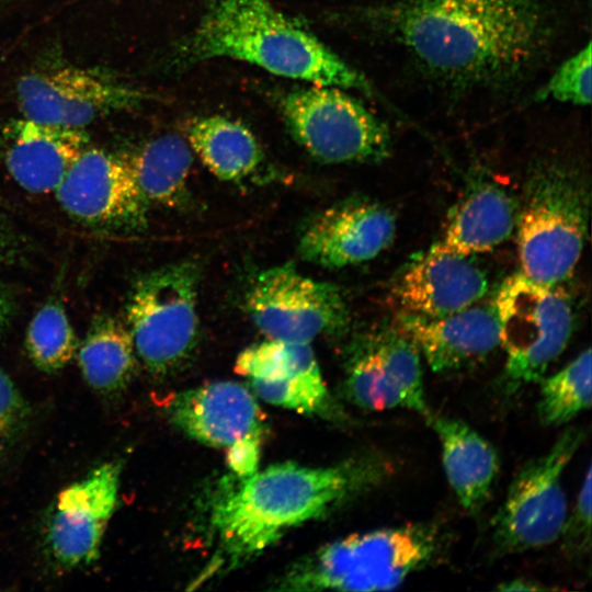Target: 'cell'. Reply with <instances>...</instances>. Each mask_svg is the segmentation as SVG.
Masks as SVG:
<instances>
[{
    "instance_id": "6da1fadb",
    "label": "cell",
    "mask_w": 592,
    "mask_h": 592,
    "mask_svg": "<svg viewBox=\"0 0 592 592\" xmlns=\"http://www.w3.org/2000/svg\"><path fill=\"white\" fill-rule=\"evenodd\" d=\"M364 15L429 78L460 92L521 81L556 34L544 0H386Z\"/></svg>"
},
{
    "instance_id": "7a4b0ae2",
    "label": "cell",
    "mask_w": 592,
    "mask_h": 592,
    "mask_svg": "<svg viewBox=\"0 0 592 592\" xmlns=\"http://www.w3.org/2000/svg\"><path fill=\"white\" fill-rule=\"evenodd\" d=\"M391 474L389 460L369 454L327 467L275 464L248 477L224 479L208 514L218 566H241L287 531L329 513Z\"/></svg>"
},
{
    "instance_id": "3957f363",
    "label": "cell",
    "mask_w": 592,
    "mask_h": 592,
    "mask_svg": "<svg viewBox=\"0 0 592 592\" xmlns=\"http://www.w3.org/2000/svg\"><path fill=\"white\" fill-rule=\"evenodd\" d=\"M230 58L312 84L371 92L365 77L267 0H212L177 50L180 66Z\"/></svg>"
},
{
    "instance_id": "277c9868",
    "label": "cell",
    "mask_w": 592,
    "mask_h": 592,
    "mask_svg": "<svg viewBox=\"0 0 592 592\" xmlns=\"http://www.w3.org/2000/svg\"><path fill=\"white\" fill-rule=\"evenodd\" d=\"M589 217L590 190L583 173L556 159L536 163L516 221L522 273L549 286L567 280L580 260Z\"/></svg>"
},
{
    "instance_id": "5b68a950",
    "label": "cell",
    "mask_w": 592,
    "mask_h": 592,
    "mask_svg": "<svg viewBox=\"0 0 592 592\" xmlns=\"http://www.w3.org/2000/svg\"><path fill=\"white\" fill-rule=\"evenodd\" d=\"M439 548L436 530L403 525L349 535L295 563L278 581L288 591H387L428 565Z\"/></svg>"
},
{
    "instance_id": "8992f818",
    "label": "cell",
    "mask_w": 592,
    "mask_h": 592,
    "mask_svg": "<svg viewBox=\"0 0 592 592\" xmlns=\"http://www.w3.org/2000/svg\"><path fill=\"white\" fill-rule=\"evenodd\" d=\"M200 266L171 263L139 276L127 301V328L136 356L148 371L163 375L192 355L198 339Z\"/></svg>"
},
{
    "instance_id": "52a82bcc",
    "label": "cell",
    "mask_w": 592,
    "mask_h": 592,
    "mask_svg": "<svg viewBox=\"0 0 592 592\" xmlns=\"http://www.w3.org/2000/svg\"><path fill=\"white\" fill-rule=\"evenodd\" d=\"M493 307L500 345L506 358L504 386L509 392L539 382L563 352L573 330V310L567 295L522 272L504 280Z\"/></svg>"
},
{
    "instance_id": "ba28073f",
    "label": "cell",
    "mask_w": 592,
    "mask_h": 592,
    "mask_svg": "<svg viewBox=\"0 0 592 592\" xmlns=\"http://www.w3.org/2000/svg\"><path fill=\"white\" fill-rule=\"evenodd\" d=\"M280 111L293 138L320 162H378L390 153L387 125L344 89H294L280 99Z\"/></svg>"
},
{
    "instance_id": "9c48e42d",
    "label": "cell",
    "mask_w": 592,
    "mask_h": 592,
    "mask_svg": "<svg viewBox=\"0 0 592 592\" xmlns=\"http://www.w3.org/2000/svg\"><path fill=\"white\" fill-rule=\"evenodd\" d=\"M584 436L583 429L568 428L547 452L519 470L492 520L496 551L524 553L561 538L569 514L562 475Z\"/></svg>"
},
{
    "instance_id": "30bf717a",
    "label": "cell",
    "mask_w": 592,
    "mask_h": 592,
    "mask_svg": "<svg viewBox=\"0 0 592 592\" xmlns=\"http://www.w3.org/2000/svg\"><path fill=\"white\" fill-rule=\"evenodd\" d=\"M243 303L255 327L271 340L310 343L343 333L350 322L340 288L304 276L292 263L260 272Z\"/></svg>"
},
{
    "instance_id": "8fae6325",
    "label": "cell",
    "mask_w": 592,
    "mask_h": 592,
    "mask_svg": "<svg viewBox=\"0 0 592 592\" xmlns=\"http://www.w3.org/2000/svg\"><path fill=\"white\" fill-rule=\"evenodd\" d=\"M345 392L367 411L408 409L426 418L429 409L421 354L400 330L377 329L352 340L345 356Z\"/></svg>"
},
{
    "instance_id": "7c38bea8",
    "label": "cell",
    "mask_w": 592,
    "mask_h": 592,
    "mask_svg": "<svg viewBox=\"0 0 592 592\" xmlns=\"http://www.w3.org/2000/svg\"><path fill=\"white\" fill-rule=\"evenodd\" d=\"M23 117L76 128L105 115L134 110L146 93L100 70L66 66L23 76L16 87Z\"/></svg>"
},
{
    "instance_id": "4fadbf2b",
    "label": "cell",
    "mask_w": 592,
    "mask_h": 592,
    "mask_svg": "<svg viewBox=\"0 0 592 592\" xmlns=\"http://www.w3.org/2000/svg\"><path fill=\"white\" fill-rule=\"evenodd\" d=\"M121 465L107 462L62 489L46 522L50 556L61 566H88L98 559L109 521L116 508Z\"/></svg>"
},
{
    "instance_id": "5bb4252c",
    "label": "cell",
    "mask_w": 592,
    "mask_h": 592,
    "mask_svg": "<svg viewBox=\"0 0 592 592\" xmlns=\"http://www.w3.org/2000/svg\"><path fill=\"white\" fill-rule=\"evenodd\" d=\"M60 206L87 224L129 228L147 204L126 157L86 148L55 191Z\"/></svg>"
},
{
    "instance_id": "9a60e30c",
    "label": "cell",
    "mask_w": 592,
    "mask_h": 592,
    "mask_svg": "<svg viewBox=\"0 0 592 592\" xmlns=\"http://www.w3.org/2000/svg\"><path fill=\"white\" fill-rule=\"evenodd\" d=\"M235 368L270 405L340 418L309 343L267 339L244 349Z\"/></svg>"
},
{
    "instance_id": "2e32d148",
    "label": "cell",
    "mask_w": 592,
    "mask_h": 592,
    "mask_svg": "<svg viewBox=\"0 0 592 592\" xmlns=\"http://www.w3.org/2000/svg\"><path fill=\"white\" fill-rule=\"evenodd\" d=\"M396 234L394 214L382 204L353 197L314 216L298 240L305 261L340 269L377 257Z\"/></svg>"
},
{
    "instance_id": "e0dca14e",
    "label": "cell",
    "mask_w": 592,
    "mask_h": 592,
    "mask_svg": "<svg viewBox=\"0 0 592 592\" xmlns=\"http://www.w3.org/2000/svg\"><path fill=\"white\" fill-rule=\"evenodd\" d=\"M468 257L437 242L412 259L392 286L402 312L435 318L480 300L488 278Z\"/></svg>"
},
{
    "instance_id": "ac0fdd59",
    "label": "cell",
    "mask_w": 592,
    "mask_h": 592,
    "mask_svg": "<svg viewBox=\"0 0 592 592\" xmlns=\"http://www.w3.org/2000/svg\"><path fill=\"white\" fill-rule=\"evenodd\" d=\"M171 423L191 439L227 447L250 435H263L264 414L241 384L221 380L181 391L167 406Z\"/></svg>"
},
{
    "instance_id": "d6986e66",
    "label": "cell",
    "mask_w": 592,
    "mask_h": 592,
    "mask_svg": "<svg viewBox=\"0 0 592 592\" xmlns=\"http://www.w3.org/2000/svg\"><path fill=\"white\" fill-rule=\"evenodd\" d=\"M399 328L435 373L477 364L500 346L499 321L493 304H474L435 318L401 312Z\"/></svg>"
},
{
    "instance_id": "ffe728a7",
    "label": "cell",
    "mask_w": 592,
    "mask_h": 592,
    "mask_svg": "<svg viewBox=\"0 0 592 592\" xmlns=\"http://www.w3.org/2000/svg\"><path fill=\"white\" fill-rule=\"evenodd\" d=\"M3 138L10 175L21 187L36 194L55 192L88 143L80 129L25 117L9 123Z\"/></svg>"
},
{
    "instance_id": "44dd1931",
    "label": "cell",
    "mask_w": 592,
    "mask_h": 592,
    "mask_svg": "<svg viewBox=\"0 0 592 592\" xmlns=\"http://www.w3.org/2000/svg\"><path fill=\"white\" fill-rule=\"evenodd\" d=\"M436 433L446 479L462 506L478 512L500 470L496 448L466 422L432 412L425 418Z\"/></svg>"
},
{
    "instance_id": "7402d4cb",
    "label": "cell",
    "mask_w": 592,
    "mask_h": 592,
    "mask_svg": "<svg viewBox=\"0 0 592 592\" xmlns=\"http://www.w3.org/2000/svg\"><path fill=\"white\" fill-rule=\"evenodd\" d=\"M517 214V203L504 187L480 181L453 207L441 242L465 255L490 251L511 237Z\"/></svg>"
},
{
    "instance_id": "603a6c76",
    "label": "cell",
    "mask_w": 592,
    "mask_h": 592,
    "mask_svg": "<svg viewBox=\"0 0 592 592\" xmlns=\"http://www.w3.org/2000/svg\"><path fill=\"white\" fill-rule=\"evenodd\" d=\"M187 141L206 168L224 181L249 177L263 160L254 135L241 123L220 115L191 121Z\"/></svg>"
},
{
    "instance_id": "cb8c5ba5",
    "label": "cell",
    "mask_w": 592,
    "mask_h": 592,
    "mask_svg": "<svg viewBox=\"0 0 592 592\" xmlns=\"http://www.w3.org/2000/svg\"><path fill=\"white\" fill-rule=\"evenodd\" d=\"M192 152L182 137L166 134L126 157L147 202L175 207L185 201Z\"/></svg>"
},
{
    "instance_id": "d4e9b609",
    "label": "cell",
    "mask_w": 592,
    "mask_h": 592,
    "mask_svg": "<svg viewBox=\"0 0 592 592\" xmlns=\"http://www.w3.org/2000/svg\"><path fill=\"white\" fill-rule=\"evenodd\" d=\"M77 355L84 380L100 392L122 389L135 372L137 356L130 332L112 316L92 322Z\"/></svg>"
},
{
    "instance_id": "484cf974",
    "label": "cell",
    "mask_w": 592,
    "mask_h": 592,
    "mask_svg": "<svg viewBox=\"0 0 592 592\" xmlns=\"http://www.w3.org/2000/svg\"><path fill=\"white\" fill-rule=\"evenodd\" d=\"M591 350L582 351L556 374L542 378L537 413L545 425L566 424L592 401Z\"/></svg>"
},
{
    "instance_id": "4316f807",
    "label": "cell",
    "mask_w": 592,
    "mask_h": 592,
    "mask_svg": "<svg viewBox=\"0 0 592 592\" xmlns=\"http://www.w3.org/2000/svg\"><path fill=\"white\" fill-rule=\"evenodd\" d=\"M25 345L33 364L45 373L58 372L77 354L79 343L59 301H48L37 310L27 327Z\"/></svg>"
},
{
    "instance_id": "83f0119b",
    "label": "cell",
    "mask_w": 592,
    "mask_h": 592,
    "mask_svg": "<svg viewBox=\"0 0 592 592\" xmlns=\"http://www.w3.org/2000/svg\"><path fill=\"white\" fill-rule=\"evenodd\" d=\"M538 101H555L587 105L591 101V44L567 58L538 91Z\"/></svg>"
},
{
    "instance_id": "f1b7e54d",
    "label": "cell",
    "mask_w": 592,
    "mask_h": 592,
    "mask_svg": "<svg viewBox=\"0 0 592 592\" xmlns=\"http://www.w3.org/2000/svg\"><path fill=\"white\" fill-rule=\"evenodd\" d=\"M27 414V407L20 391L0 371V456L21 432Z\"/></svg>"
},
{
    "instance_id": "f546056e",
    "label": "cell",
    "mask_w": 592,
    "mask_h": 592,
    "mask_svg": "<svg viewBox=\"0 0 592 592\" xmlns=\"http://www.w3.org/2000/svg\"><path fill=\"white\" fill-rule=\"evenodd\" d=\"M592 469L589 464L585 477L579 490L572 514L567 520L562 536L567 545L573 549L589 548L591 537V499Z\"/></svg>"
},
{
    "instance_id": "4dcf8cb0",
    "label": "cell",
    "mask_w": 592,
    "mask_h": 592,
    "mask_svg": "<svg viewBox=\"0 0 592 592\" xmlns=\"http://www.w3.org/2000/svg\"><path fill=\"white\" fill-rule=\"evenodd\" d=\"M262 436L246 435L226 447V463L235 476L248 477L258 470Z\"/></svg>"
},
{
    "instance_id": "1f68e13d",
    "label": "cell",
    "mask_w": 592,
    "mask_h": 592,
    "mask_svg": "<svg viewBox=\"0 0 592 592\" xmlns=\"http://www.w3.org/2000/svg\"><path fill=\"white\" fill-rule=\"evenodd\" d=\"M13 299L12 296L0 286V334L8 327L13 315Z\"/></svg>"
},
{
    "instance_id": "d6a6232c",
    "label": "cell",
    "mask_w": 592,
    "mask_h": 592,
    "mask_svg": "<svg viewBox=\"0 0 592 592\" xmlns=\"http://www.w3.org/2000/svg\"><path fill=\"white\" fill-rule=\"evenodd\" d=\"M499 589L502 591H536L544 588H540L539 584L533 583L530 580L519 579L505 582L501 584Z\"/></svg>"
},
{
    "instance_id": "836d02e7",
    "label": "cell",
    "mask_w": 592,
    "mask_h": 592,
    "mask_svg": "<svg viewBox=\"0 0 592 592\" xmlns=\"http://www.w3.org/2000/svg\"><path fill=\"white\" fill-rule=\"evenodd\" d=\"M9 247V241H7V238L4 237V230L0 228V257L7 252V249Z\"/></svg>"
}]
</instances>
